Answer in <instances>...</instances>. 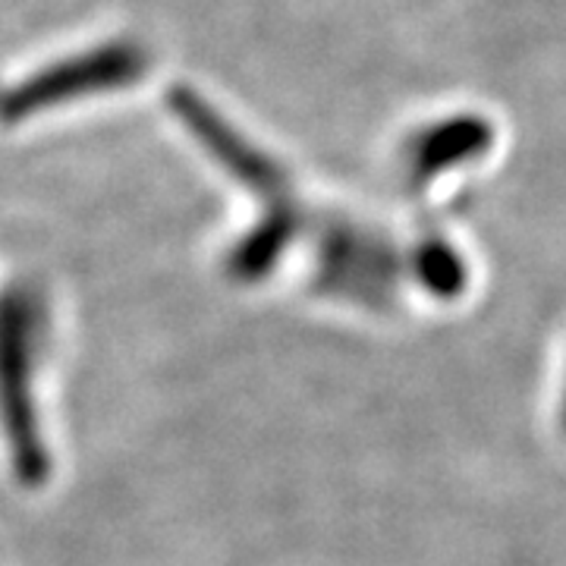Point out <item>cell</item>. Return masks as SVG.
<instances>
[{
    "label": "cell",
    "mask_w": 566,
    "mask_h": 566,
    "mask_svg": "<svg viewBox=\"0 0 566 566\" xmlns=\"http://www.w3.org/2000/svg\"><path fill=\"white\" fill-rule=\"evenodd\" d=\"M48 318L32 290L17 286L0 296V424L22 482L39 485L48 475V447L35 416V371L44 349Z\"/></svg>",
    "instance_id": "obj_1"
},
{
    "label": "cell",
    "mask_w": 566,
    "mask_h": 566,
    "mask_svg": "<svg viewBox=\"0 0 566 566\" xmlns=\"http://www.w3.org/2000/svg\"><path fill=\"white\" fill-rule=\"evenodd\" d=\"M148 70V54L136 44H102L88 54L54 63L35 73L32 80L20 82L13 92L3 95L0 117L3 120H25L48 107L66 104L80 95H95L107 88H123L139 82Z\"/></svg>",
    "instance_id": "obj_2"
},
{
    "label": "cell",
    "mask_w": 566,
    "mask_h": 566,
    "mask_svg": "<svg viewBox=\"0 0 566 566\" xmlns=\"http://www.w3.org/2000/svg\"><path fill=\"white\" fill-rule=\"evenodd\" d=\"M318 277L331 293L378 305L394 296L400 259L397 249L371 227L337 221L324 233Z\"/></svg>",
    "instance_id": "obj_3"
},
{
    "label": "cell",
    "mask_w": 566,
    "mask_h": 566,
    "mask_svg": "<svg viewBox=\"0 0 566 566\" xmlns=\"http://www.w3.org/2000/svg\"><path fill=\"white\" fill-rule=\"evenodd\" d=\"M170 107L182 126L208 148V155L218 158L233 174V180L249 186L252 192H262L268 205L286 202V177L281 174V167L255 145H249L218 111H211L202 95H196L192 88H174Z\"/></svg>",
    "instance_id": "obj_4"
},
{
    "label": "cell",
    "mask_w": 566,
    "mask_h": 566,
    "mask_svg": "<svg viewBox=\"0 0 566 566\" xmlns=\"http://www.w3.org/2000/svg\"><path fill=\"white\" fill-rule=\"evenodd\" d=\"M491 145H494V126L485 117L457 114L431 123L406 142V177L416 186H428L453 167L485 158Z\"/></svg>",
    "instance_id": "obj_5"
},
{
    "label": "cell",
    "mask_w": 566,
    "mask_h": 566,
    "mask_svg": "<svg viewBox=\"0 0 566 566\" xmlns=\"http://www.w3.org/2000/svg\"><path fill=\"white\" fill-rule=\"evenodd\" d=\"M412 271L424 290H431L434 296H457L465 286V274H469L463 255L447 240H424L416 249Z\"/></svg>",
    "instance_id": "obj_6"
},
{
    "label": "cell",
    "mask_w": 566,
    "mask_h": 566,
    "mask_svg": "<svg viewBox=\"0 0 566 566\" xmlns=\"http://www.w3.org/2000/svg\"><path fill=\"white\" fill-rule=\"evenodd\" d=\"M557 419H560V431L566 438V381H564V394H560V406H557Z\"/></svg>",
    "instance_id": "obj_7"
}]
</instances>
